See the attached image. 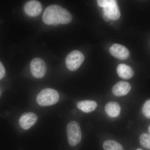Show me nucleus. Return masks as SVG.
<instances>
[{"instance_id":"6","label":"nucleus","mask_w":150,"mask_h":150,"mask_svg":"<svg viewBox=\"0 0 150 150\" xmlns=\"http://www.w3.org/2000/svg\"><path fill=\"white\" fill-rule=\"evenodd\" d=\"M23 9L27 15L34 17L38 16L41 13L42 6L38 1L32 0L25 3Z\"/></svg>"},{"instance_id":"10","label":"nucleus","mask_w":150,"mask_h":150,"mask_svg":"<svg viewBox=\"0 0 150 150\" xmlns=\"http://www.w3.org/2000/svg\"><path fill=\"white\" fill-rule=\"evenodd\" d=\"M105 110L107 115L111 118L117 117L121 112V107L118 103L110 101L108 103L105 107Z\"/></svg>"},{"instance_id":"22","label":"nucleus","mask_w":150,"mask_h":150,"mask_svg":"<svg viewBox=\"0 0 150 150\" xmlns=\"http://www.w3.org/2000/svg\"><path fill=\"white\" fill-rule=\"evenodd\" d=\"M0 94H1V92H0Z\"/></svg>"},{"instance_id":"21","label":"nucleus","mask_w":150,"mask_h":150,"mask_svg":"<svg viewBox=\"0 0 150 150\" xmlns=\"http://www.w3.org/2000/svg\"><path fill=\"white\" fill-rule=\"evenodd\" d=\"M136 150H143L142 149H137Z\"/></svg>"},{"instance_id":"3","label":"nucleus","mask_w":150,"mask_h":150,"mask_svg":"<svg viewBox=\"0 0 150 150\" xmlns=\"http://www.w3.org/2000/svg\"><path fill=\"white\" fill-rule=\"evenodd\" d=\"M67 136L70 146H75L81 142L82 133L80 126L78 122L72 121L67 126Z\"/></svg>"},{"instance_id":"19","label":"nucleus","mask_w":150,"mask_h":150,"mask_svg":"<svg viewBox=\"0 0 150 150\" xmlns=\"http://www.w3.org/2000/svg\"><path fill=\"white\" fill-rule=\"evenodd\" d=\"M103 18L104 19L105 21H108L110 20V19L109 18L108 16L106 15H105V14H103Z\"/></svg>"},{"instance_id":"17","label":"nucleus","mask_w":150,"mask_h":150,"mask_svg":"<svg viewBox=\"0 0 150 150\" xmlns=\"http://www.w3.org/2000/svg\"><path fill=\"white\" fill-rule=\"evenodd\" d=\"M116 3H117V1L114 0H98V1H97V3L98 6L100 7H102L103 8Z\"/></svg>"},{"instance_id":"9","label":"nucleus","mask_w":150,"mask_h":150,"mask_svg":"<svg viewBox=\"0 0 150 150\" xmlns=\"http://www.w3.org/2000/svg\"><path fill=\"white\" fill-rule=\"evenodd\" d=\"M131 90V86L129 83L121 81L113 86L112 92L115 96L120 97L126 95Z\"/></svg>"},{"instance_id":"2","label":"nucleus","mask_w":150,"mask_h":150,"mask_svg":"<svg viewBox=\"0 0 150 150\" xmlns=\"http://www.w3.org/2000/svg\"><path fill=\"white\" fill-rule=\"evenodd\" d=\"M59 99L58 92L51 88L42 90L38 94L36 101L42 106H48L56 104Z\"/></svg>"},{"instance_id":"8","label":"nucleus","mask_w":150,"mask_h":150,"mask_svg":"<svg viewBox=\"0 0 150 150\" xmlns=\"http://www.w3.org/2000/svg\"><path fill=\"white\" fill-rule=\"evenodd\" d=\"M109 51L112 56L121 60H126L130 56L129 50L120 44H113L110 47Z\"/></svg>"},{"instance_id":"20","label":"nucleus","mask_w":150,"mask_h":150,"mask_svg":"<svg viewBox=\"0 0 150 150\" xmlns=\"http://www.w3.org/2000/svg\"><path fill=\"white\" fill-rule=\"evenodd\" d=\"M148 130H149V132L150 134V125L149 126V129H148Z\"/></svg>"},{"instance_id":"11","label":"nucleus","mask_w":150,"mask_h":150,"mask_svg":"<svg viewBox=\"0 0 150 150\" xmlns=\"http://www.w3.org/2000/svg\"><path fill=\"white\" fill-rule=\"evenodd\" d=\"M103 13L106 15L110 20H113L118 19L121 16L117 3L103 8Z\"/></svg>"},{"instance_id":"18","label":"nucleus","mask_w":150,"mask_h":150,"mask_svg":"<svg viewBox=\"0 0 150 150\" xmlns=\"http://www.w3.org/2000/svg\"><path fill=\"white\" fill-rule=\"evenodd\" d=\"M6 74V70L4 65L0 62V80L2 79Z\"/></svg>"},{"instance_id":"14","label":"nucleus","mask_w":150,"mask_h":150,"mask_svg":"<svg viewBox=\"0 0 150 150\" xmlns=\"http://www.w3.org/2000/svg\"><path fill=\"white\" fill-rule=\"evenodd\" d=\"M104 150H124L122 145L112 140H107L103 144Z\"/></svg>"},{"instance_id":"5","label":"nucleus","mask_w":150,"mask_h":150,"mask_svg":"<svg viewBox=\"0 0 150 150\" xmlns=\"http://www.w3.org/2000/svg\"><path fill=\"white\" fill-rule=\"evenodd\" d=\"M30 69L34 78L41 79L46 74L47 66L44 60L41 58H36L30 62Z\"/></svg>"},{"instance_id":"12","label":"nucleus","mask_w":150,"mask_h":150,"mask_svg":"<svg viewBox=\"0 0 150 150\" xmlns=\"http://www.w3.org/2000/svg\"><path fill=\"white\" fill-rule=\"evenodd\" d=\"M116 70L118 76L124 79H129L134 76V72L132 69L124 64L118 65Z\"/></svg>"},{"instance_id":"1","label":"nucleus","mask_w":150,"mask_h":150,"mask_svg":"<svg viewBox=\"0 0 150 150\" xmlns=\"http://www.w3.org/2000/svg\"><path fill=\"white\" fill-rule=\"evenodd\" d=\"M72 18L69 11L58 5L47 7L42 16L43 22L48 25L68 24L71 21Z\"/></svg>"},{"instance_id":"7","label":"nucleus","mask_w":150,"mask_h":150,"mask_svg":"<svg viewBox=\"0 0 150 150\" xmlns=\"http://www.w3.org/2000/svg\"><path fill=\"white\" fill-rule=\"evenodd\" d=\"M37 120V116L35 113L32 112H25L20 118V126L22 129L28 130L36 123Z\"/></svg>"},{"instance_id":"16","label":"nucleus","mask_w":150,"mask_h":150,"mask_svg":"<svg viewBox=\"0 0 150 150\" xmlns=\"http://www.w3.org/2000/svg\"><path fill=\"white\" fill-rule=\"evenodd\" d=\"M142 112L145 117L150 119V99L145 103L142 108Z\"/></svg>"},{"instance_id":"13","label":"nucleus","mask_w":150,"mask_h":150,"mask_svg":"<svg viewBox=\"0 0 150 150\" xmlns=\"http://www.w3.org/2000/svg\"><path fill=\"white\" fill-rule=\"evenodd\" d=\"M76 105L78 108L86 113L93 111L97 106V104L96 101L91 100L79 101Z\"/></svg>"},{"instance_id":"4","label":"nucleus","mask_w":150,"mask_h":150,"mask_svg":"<svg viewBox=\"0 0 150 150\" xmlns=\"http://www.w3.org/2000/svg\"><path fill=\"white\" fill-rule=\"evenodd\" d=\"M84 59V56L81 51L74 50L67 56L66 59V66L70 71H76L81 67Z\"/></svg>"},{"instance_id":"15","label":"nucleus","mask_w":150,"mask_h":150,"mask_svg":"<svg viewBox=\"0 0 150 150\" xmlns=\"http://www.w3.org/2000/svg\"><path fill=\"white\" fill-rule=\"evenodd\" d=\"M140 144L144 148L150 149V134L144 133L139 138Z\"/></svg>"}]
</instances>
